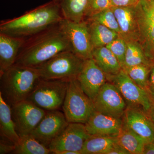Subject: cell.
I'll return each mask as SVG.
<instances>
[{"label": "cell", "instance_id": "obj_28", "mask_svg": "<svg viewBox=\"0 0 154 154\" xmlns=\"http://www.w3.org/2000/svg\"><path fill=\"white\" fill-rule=\"evenodd\" d=\"M87 20L98 22L119 34L120 29L112 8L105 9L94 14Z\"/></svg>", "mask_w": 154, "mask_h": 154}, {"label": "cell", "instance_id": "obj_1", "mask_svg": "<svg viewBox=\"0 0 154 154\" xmlns=\"http://www.w3.org/2000/svg\"><path fill=\"white\" fill-rule=\"evenodd\" d=\"M73 51L59 23L25 38L14 64L36 68L63 51Z\"/></svg>", "mask_w": 154, "mask_h": 154}, {"label": "cell", "instance_id": "obj_3", "mask_svg": "<svg viewBox=\"0 0 154 154\" xmlns=\"http://www.w3.org/2000/svg\"><path fill=\"white\" fill-rule=\"evenodd\" d=\"M40 79L36 69L14 64L0 74V94L11 107L26 100Z\"/></svg>", "mask_w": 154, "mask_h": 154}, {"label": "cell", "instance_id": "obj_36", "mask_svg": "<svg viewBox=\"0 0 154 154\" xmlns=\"http://www.w3.org/2000/svg\"><path fill=\"white\" fill-rule=\"evenodd\" d=\"M151 98L154 105V87L153 86H149L148 89L147 90Z\"/></svg>", "mask_w": 154, "mask_h": 154}, {"label": "cell", "instance_id": "obj_15", "mask_svg": "<svg viewBox=\"0 0 154 154\" xmlns=\"http://www.w3.org/2000/svg\"><path fill=\"white\" fill-rule=\"evenodd\" d=\"M123 124L146 142L154 143V123L149 113L139 107L127 106L122 116Z\"/></svg>", "mask_w": 154, "mask_h": 154}, {"label": "cell", "instance_id": "obj_34", "mask_svg": "<svg viewBox=\"0 0 154 154\" xmlns=\"http://www.w3.org/2000/svg\"><path fill=\"white\" fill-rule=\"evenodd\" d=\"M143 154H154V143H146L144 146Z\"/></svg>", "mask_w": 154, "mask_h": 154}, {"label": "cell", "instance_id": "obj_30", "mask_svg": "<svg viewBox=\"0 0 154 154\" xmlns=\"http://www.w3.org/2000/svg\"><path fill=\"white\" fill-rule=\"evenodd\" d=\"M112 7L111 0H88L85 18H89L94 14Z\"/></svg>", "mask_w": 154, "mask_h": 154}, {"label": "cell", "instance_id": "obj_19", "mask_svg": "<svg viewBox=\"0 0 154 154\" xmlns=\"http://www.w3.org/2000/svg\"><path fill=\"white\" fill-rule=\"evenodd\" d=\"M0 131L1 137L5 138L17 144L20 137L16 130L12 117L11 106L0 94Z\"/></svg>", "mask_w": 154, "mask_h": 154}, {"label": "cell", "instance_id": "obj_33", "mask_svg": "<svg viewBox=\"0 0 154 154\" xmlns=\"http://www.w3.org/2000/svg\"><path fill=\"white\" fill-rule=\"evenodd\" d=\"M107 154H130L129 152L118 143L110 149Z\"/></svg>", "mask_w": 154, "mask_h": 154}, {"label": "cell", "instance_id": "obj_17", "mask_svg": "<svg viewBox=\"0 0 154 154\" xmlns=\"http://www.w3.org/2000/svg\"><path fill=\"white\" fill-rule=\"evenodd\" d=\"M135 5L111 8L119 25V37L126 42H139V39Z\"/></svg>", "mask_w": 154, "mask_h": 154}, {"label": "cell", "instance_id": "obj_10", "mask_svg": "<svg viewBox=\"0 0 154 154\" xmlns=\"http://www.w3.org/2000/svg\"><path fill=\"white\" fill-rule=\"evenodd\" d=\"M12 117L19 136L30 134L46 114L42 109L27 100L11 107Z\"/></svg>", "mask_w": 154, "mask_h": 154}, {"label": "cell", "instance_id": "obj_7", "mask_svg": "<svg viewBox=\"0 0 154 154\" xmlns=\"http://www.w3.org/2000/svg\"><path fill=\"white\" fill-rule=\"evenodd\" d=\"M107 78L108 82L118 88L127 106L140 107L149 114L154 108L148 91L136 84L124 70L122 69L117 74L108 76Z\"/></svg>", "mask_w": 154, "mask_h": 154}, {"label": "cell", "instance_id": "obj_12", "mask_svg": "<svg viewBox=\"0 0 154 154\" xmlns=\"http://www.w3.org/2000/svg\"><path fill=\"white\" fill-rule=\"evenodd\" d=\"M94 103L96 111L116 118H122L127 107L118 88L108 81L100 89Z\"/></svg>", "mask_w": 154, "mask_h": 154}, {"label": "cell", "instance_id": "obj_25", "mask_svg": "<svg viewBox=\"0 0 154 154\" xmlns=\"http://www.w3.org/2000/svg\"><path fill=\"white\" fill-rule=\"evenodd\" d=\"M152 63L147 57L139 42H127L126 52L122 69L141 64L151 65Z\"/></svg>", "mask_w": 154, "mask_h": 154}, {"label": "cell", "instance_id": "obj_37", "mask_svg": "<svg viewBox=\"0 0 154 154\" xmlns=\"http://www.w3.org/2000/svg\"><path fill=\"white\" fill-rule=\"evenodd\" d=\"M58 154H81L79 152L72 151H63L60 152Z\"/></svg>", "mask_w": 154, "mask_h": 154}, {"label": "cell", "instance_id": "obj_5", "mask_svg": "<svg viewBox=\"0 0 154 154\" xmlns=\"http://www.w3.org/2000/svg\"><path fill=\"white\" fill-rule=\"evenodd\" d=\"M62 108L69 123L83 124L96 110L94 102L84 92L77 79L69 82Z\"/></svg>", "mask_w": 154, "mask_h": 154}, {"label": "cell", "instance_id": "obj_29", "mask_svg": "<svg viewBox=\"0 0 154 154\" xmlns=\"http://www.w3.org/2000/svg\"><path fill=\"white\" fill-rule=\"evenodd\" d=\"M106 47L116 57L122 68L127 50L126 42L123 38L119 37L106 45Z\"/></svg>", "mask_w": 154, "mask_h": 154}, {"label": "cell", "instance_id": "obj_8", "mask_svg": "<svg viewBox=\"0 0 154 154\" xmlns=\"http://www.w3.org/2000/svg\"><path fill=\"white\" fill-rule=\"evenodd\" d=\"M139 39L146 56L154 61V0H140L135 5Z\"/></svg>", "mask_w": 154, "mask_h": 154}, {"label": "cell", "instance_id": "obj_9", "mask_svg": "<svg viewBox=\"0 0 154 154\" xmlns=\"http://www.w3.org/2000/svg\"><path fill=\"white\" fill-rule=\"evenodd\" d=\"M59 25L68 38L76 55L84 60L93 58V47L87 21L77 22L63 18Z\"/></svg>", "mask_w": 154, "mask_h": 154}, {"label": "cell", "instance_id": "obj_26", "mask_svg": "<svg viewBox=\"0 0 154 154\" xmlns=\"http://www.w3.org/2000/svg\"><path fill=\"white\" fill-rule=\"evenodd\" d=\"M51 153L49 148L42 144L30 134L20 137L19 142L15 145L13 154H48Z\"/></svg>", "mask_w": 154, "mask_h": 154}, {"label": "cell", "instance_id": "obj_35", "mask_svg": "<svg viewBox=\"0 0 154 154\" xmlns=\"http://www.w3.org/2000/svg\"><path fill=\"white\" fill-rule=\"evenodd\" d=\"M149 84V86L154 87V61L152 62L151 66Z\"/></svg>", "mask_w": 154, "mask_h": 154}, {"label": "cell", "instance_id": "obj_14", "mask_svg": "<svg viewBox=\"0 0 154 154\" xmlns=\"http://www.w3.org/2000/svg\"><path fill=\"white\" fill-rule=\"evenodd\" d=\"M77 79L84 92L93 102L102 86L108 82L107 75L93 58L84 61Z\"/></svg>", "mask_w": 154, "mask_h": 154}, {"label": "cell", "instance_id": "obj_16", "mask_svg": "<svg viewBox=\"0 0 154 154\" xmlns=\"http://www.w3.org/2000/svg\"><path fill=\"white\" fill-rule=\"evenodd\" d=\"M85 125L90 135L117 137L123 127L122 118H116L95 110Z\"/></svg>", "mask_w": 154, "mask_h": 154}, {"label": "cell", "instance_id": "obj_2", "mask_svg": "<svg viewBox=\"0 0 154 154\" xmlns=\"http://www.w3.org/2000/svg\"><path fill=\"white\" fill-rule=\"evenodd\" d=\"M63 19L57 2L52 0L20 17L1 21L0 33L28 38L57 25Z\"/></svg>", "mask_w": 154, "mask_h": 154}, {"label": "cell", "instance_id": "obj_24", "mask_svg": "<svg viewBox=\"0 0 154 154\" xmlns=\"http://www.w3.org/2000/svg\"><path fill=\"white\" fill-rule=\"evenodd\" d=\"M117 143L130 154H143L146 141L123 124L121 132L117 137Z\"/></svg>", "mask_w": 154, "mask_h": 154}, {"label": "cell", "instance_id": "obj_6", "mask_svg": "<svg viewBox=\"0 0 154 154\" xmlns=\"http://www.w3.org/2000/svg\"><path fill=\"white\" fill-rule=\"evenodd\" d=\"M69 82L41 79L26 100L46 111L58 110L63 105Z\"/></svg>", "mask_w": 154, "mask_h": 154}, {"label": "cell", "instance_id": "obj_18", "mask_svg": "<svg viewBox=\"0 0 154 154\" xmlns=\"http://www.w3.org/2000/svg\"><path fill=\"white\" fill-rule=\"evenodd\" d=\"M25 39L0 33V74L15 64Z\"/></svg>", "mask_w": 154, "mask_h": 154}, {"label": "cell", "instance_id": "obj_20", "mask_svg": "<svg viewBox=\"0 0 154 154\" xmlns=\"http://www.w3.org/2000/svg\"><path fill=\"white\" fill-rule=\"evenodd\" d=\"M93 58L107 76L116 75L122 69L117 59L106 46L94 48Z\"/></svg>", "mask_w": 154, "mask_h": 154}, {"label": "cell", "instance_id": "obj_21", "mask_svg": "<svg viewBox=\"0 0 154 154\" xmlns=\"http://www.w3.org/2000/svg\"><path fill=\"white\" fill-rule=\"evenodd\" d=\"M87 21L93 49L106 46L119 37L118 33L98 22L88 20Z\"/></svg>", "mask_w": 154, "mask_h": 154}, {"label": "cell", "instance_id": "obj_32", "mask_svg": "<svg viewBox=\"0 0 154 154\" xmlns=\"http://www.w3.org/2000/svg\"><path fill=\"white\" fill-rule=\"evenodd\" d=\"M139 0H111L113 7H126L135 5Z\"/></svg>", "mask_w": 154, "mask_h": 154}, {"label": "cell", "instance_id": "obj_23", "mask_svg": "<svg viewBox=\"0 0 154 154\" xmlns=\"http://www.w3.org/2000/svg\"><path fill=\"white\" fill-rule=\"evenodd\" d=\"M117 143V137L90 135L84 144L82 154H107Z\"/></svg>", "mask_w": 154, "mask_h": 154}, {"label": "cell", "instance_id": "obj_27", "mask_svg": "<svg viewBox=\"0 0 154 154\" xmlns=\"http://www.w3.org/2000/svg\"><path fill=\"white\" fill-rule=\"evenodd\" d=\"M151 66L141 64L122 69L136 84L147 91L149 86Z\"/></svg>", "mask_w": 154, "mask_h": 154}, {"label": "cell", "instance_id": "obj_39", "mask_svg": "<svg viewBox=\"0 0 154 154\" xmlns=\"http://www.w3.org/2000/svg\"><path fill=\"white\" fill-rule=\"evenodd\" d=\"M139 1H140V0H139Z\"/></svg>", "mask_w": 154, "mask_h": 154}, {"label": "cell", "instance_id": "obj_38", "mask_svg": "<svg viewBox=\"0 0 154 154\" xmlns=\"http://www.w3.org/2000/svg\"><path fill=\"white\" fill-rule=\"evenodd\" d=\"M149 114L154 123V108L152 109L151 112H150Z\"/></svg>", "mask_w": 154, "mask_h": 154}, {"label": "cell", "instance_id": "obj_13", "mask_svg": "<svg viewBox=\"0 0 154 154\" xmlns=\"http://www.w3.org/2000/svg\"><path fill=\"white\" fill-rule=\"evenodd\" d=\"M69 123L63 113L58 110L48 111L30 135L48 148Z\"/></svg>", "mask_w": 154, "mask_h": 154}, {"label": "cell", "instance_id": "obj_22", "mask_svg": "<svg viewBox=\"0 0 154 154\" xmlns=\"http://www.w3.org/2000/svg\"><path fill=\"white\" fill-rule=\"evenodd\" d=\"M64 19L75 22L84 20L88 0H56Z\"/></svg>", "mask_w": 154, "mask_h": 154}, {"label": "cell", "instance_id": "obj_4", "mask_svg": "<svg viewBox=\"0 0 154 154\" xmlns=\"http://www.w3.org/2000/svg\"><path fill=\"white\" fill-rule=\"evenodd\" d=\"M84 60L73 51H63L49 60L34 68L41 79L45 80H61L70 81L77 79Z\"/></svg>", "mask_w": 154, "mask_h": 154}, {"label": "cell", "instance_id": "obj_11", "mask_svg": "<svg viewBox=\"0 0 154 154\" xmlns=\"http://www.w3.org/2000/svg\"><path fill=\"white\" fill-rule=\"evenodd\" d=\"M85 124L69 123L60 134L50 144L51 153L58 154L63 151H72L81 154L86 140L90 137Z\"/></svg>", "mask_w": 154, "mask_h": 154}, {"label": "cell", "instance_id": "obj_31", "mask_svg": "<svg viewBox=\"0 0 154 154\" xmlns=\"http://www.w3.org/2000/svg\"><path fill=\"white\" fill-rule=\"evenodd\" d=\"M15 149V143L5 138L1 137L0 154L13 153Z\"/></svg>", "mask_w": 154, "mask_h": 154}]
</instances>
